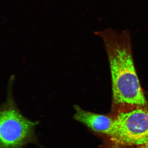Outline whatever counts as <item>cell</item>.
Segmentation results:
<instances>
[{"label": "cell", "instance_id": "obj_1", "mask_svg": "<svg viewBox=\"0 0 148 148\" xmlns=\"http://www.w3.org/2000/svg\"><path fill=\"white\" fill-rule=\"evenodd\" d=\"M102 38L111 75L112 103L115 111L136 107L148 108V103L135 69L129 32L111 29L96 32Z\"/></svg>", "mask_w": 148, "mask_h": 148}, {"label": "cell", "instance_id": "obj_2", "mask_svg": "<svg viewBox=\"0 0 148 148\" xmlns=\"http://www.w3.org/2000/svg\"><path fill=\"white\" fill-rule=\"evenodd\" d=\"M14 80L12 76L5 101L0 105V148H22L33 137L37 125L24 116L17 108L13 94Z\"/></svg>", "mask_w": 148, "mask_h": 148}, {"label": "cell", "instance_id": "obj_3", "mask_svg": "<svg viewBox=\"0 0 148 148\" xmlns=\"http://www.w3.org/2000/svg\"><path fill=\"white\" fill-rule=\"evenodd\" d=\"M121 143L140 146L148 143V108L136 107L116 111Z\"/></svg>", "mask_w": 148, "mask_h": 148}, {"label": "cell", "instance_id": "obj_4", "mask_svg": "<svg viewBox=\"0 0 148 148\" xmlns=\"http://www.w3.org/2000/svg\"><path fill=\"white\" fill-rule=\"evenodd\" d=\"M74 118L95 132L108 135L113 140L121 143L119 127L115 118L89 112L79 106L75 105Z\"/></svg>", "mask_w": 148, "mask_h": 148}, {"label": "cell", "instance_id": "obj_5", "mask_svg": "<svg viewBox=\"0 0 148 148\" xmlns=\"http://www.w3.org/2000/svg\"><path fill=\"white\" fill-rule=\"evenodd\" d=\"M136 148H148V143L141 145L137 146Z\"/></svg>", "mask_w": 148, "mask_h": 148}, {"label": "cell", "instance_id": "obj_6", "mask_svg": "<svg viewBox=\"0 0 148 148\" xmlns=\"http://www.w3.org/2000/svg\"><path fill=\"white\" fill-rule=\"evenodd\" d=\"M147 95H148V93H147Z\"/></svg>", "mask_w": 148, "mask_h": 148}]
</instances>
